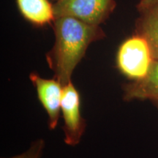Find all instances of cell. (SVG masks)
<instances>
[{"label": "cell", "mask_w": 158, "mask_h": 158, "mask_svg": "<svg viewBox=\"0 0 158 158\" xmlns=\"http://www.w3.org/2000/svg\"><path fill=\"white\" fill-rule=\"evenodd\" d=\"M54 43L46 54V61L55 78L63 86L72 81L73 73L86 54L89 46L103 40L100 26L89 24L76 18H56L53 22Z\"/></svg>", "instance_id": "1"}, {"label": "cell", "mask_w": 158, "mask_h": 158, "mask_svg": "<svg viewBox=\"0 0 158 158\" xmlns=\"http://www.w3.org/2000/svg\"><path fill=\"white\" fill-rule=\"evenodd\" d=\"M152 52L147 41L135 34L120 45L116 55V64L124 76L137 81L147 76L153 64Z\"/></svg>", "instance_id": "2"}, {"label": "cell", "mask_w": 158, "mask_h": 158, "mask_svg": "<svg viewBox=\"0 0 158 158\" xmlns=\"http://www.w3.org/2000/svg\"><path fill=\"white\" fill-rule=\"evenodd\" d=\"M116 7V0H57L54 5L55 19L76 18L92 25L107 21Z\"/></svg>", "instance_id": "3"}, {"label": "cell", "mask_w": 158, "mask_h": 158, "mask_svg": "<svg viewBox=\"0 0 158 158\" xmlns=\"http://www.w3.org/2000/svg\"><path fill=\"white\" fill-rule=\"evenodd\" d=\"M61 110L64 119L65 143L76 146L80 143L86 124L81 111L80 94L72 81L63 86Z\"/></svg>", "instance_id": "4"}, {"label": "cell", "mask_w": 158, "mask_h": 158, "mask_svg": "<svg viewBox=\"0 0 158 158\" xmlns=\"http://www.w3.org/2000/svg\"><path fill=\"white\" fill-rule=\"evenodd\" d=\"M29 79L35 86L37 98L48 115L49 129L56 127L60 116L63 85L57 79L45 78L37 73L31 72Z\"/></svg>", "instance_id": "5"}, {"label": "cell", "mask_w": 158, "mask_h": 158, "mask_svg": "<svg viewBox=\"0 0 158 158\" xmlns=\"http://www.w3.org/2000/svg\"><path fill=\"white\" fill-rule=\"evenodd\" d=\"M136 9L138 16L135 21V34L147 41L154 59H158V2L140 0Z\"/></svg>", "instance_id": "6"}, {"label": "cell", "mask_w": 158, "mask_h": 158, "mask_svg": "<svg viewBox=\"0 0 158 158\" xmlns=\"http://www.w3.org/2000/svg\"><path fill=\"white\" fill-rule=\"evenodd\" d=\"M124 100H150L158 102V59H155L147 76L123 86Z\"/></svg>", "instance_id": "7"}, {"label": "cell", "mask_w": 158, "mask_h": 158, "mask_svg": "<svg viewBox=\"0 0 158 158\" xmlns=\"http://www.w3.org/2000/svg\"><path fill=\"white\" fill-rule=\"evenodd\" d=\"M22 16L37 27H43L54 22V5L48 0H15Z\"/></svg>", "instance_id": "8"}, {"label": "cell", "mask_w": 158, "mask_h": 158, "mask_svg": "<svg viewBox=\"0 0 158 158\" xmlns=\"http://www.w3.org/2000/svg\"><path fill=\"white\" fill-rule=\"evenodd\" d=\"M45 146L44 140L43 138H39L31 142V145L25 152L7 158H42Z\"/></svg>", "instance_id": "9"}, {"label": "cell", "mask_w": 158, "mask_h": 158, "mask_svg": "<svg viewBox=\"0 0 158 158\" xmlns=\"http://www.w3.org/2000/svg\"><path fill=\"white\" fill-rule=\"evenodd\" d=\"M156 105H157V107H158V102H156V103H155Z\"/></svg>", "instance_id": "10"}, {"label": "cell", "mask_w": 158, "mask_h": 158, "mask_svg": "<svg viewBox=\"0 0 158 158\" xmlns=\"http://www.w3.org/2000/svg\"><path fill=\"white\" fill-rule=\"evenodd\" d=\"M54 1H57V0H54Z\"/></svg>", "instance_id": "11"}, {"label": "cell", "mask_w": 158, "mask_h": 158, "mask_svg": "<svg viewBox=\"0 0 158 158\" xmlns=\"http://www.w3.org/2000/svg\"><path fill=\"white\" fill-rule=\"evenodd\" d=\"M157 2H158V0H157Z\"/></svg>", "instance_id": "12"}]
</instances>
